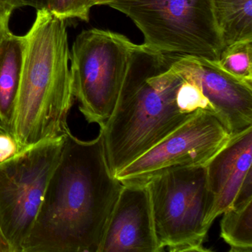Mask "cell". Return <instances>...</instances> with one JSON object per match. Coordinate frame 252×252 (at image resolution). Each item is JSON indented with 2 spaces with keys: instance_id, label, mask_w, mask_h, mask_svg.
<instances>
[{
  "instance_id": "cell-1",
  "label": "cell",
  "mask_w": 252,
  "mask_h": 252,
  "mask_svg": "<svg viewBox=\"0 0 252 252\" xmlns=\"http://www.w3.org/2000/svg\"><path fill=\"white\" fill-rule=\"evenodd\" d=\"M54 169L23 252H98L123 184L112 173L102 135H64Z\"/></svg>"
},
{
  "instance_id": "cell-2",
  "label": "cell",
  "mask_w": 252,
  "mask_h": 252,
  "mask_svg": "<svg viewBox=\"0 0 252 252\" xmlns=\"http://www.w3.org/2000/svg\"><path fill=\"white\" fill-rule=\"evenodd\" d=\"M178 56L134 45L116 107L100 126L113 175L197 114L178 95L184 79L171 67Z\"/></svg>"
},
{
  "instance_id": "cell-3",
  "label": "cell",
  "mask_w": 252,
  "mask_h": 252,
  "mask_svg": "<svg viewBox=\"0 0 252 252\" xmlns=\"http://www.w3.org/2000/svg\"><path fill=\"white\" fill-rule=\"evenodd\" d=\"M26 36L20 89L10 133L19 153L63 136L74 101L65 21L37 10Z\"/></svg>"
},
{
  "instance_id": "cell-4",
  "label": "cell",
  "mask_w": 252,
  "mask_h": 252,
  "mask_svg": "<svg viewBox=\"0 0 252 252\" xmlns=\"http://www.w3.org/2000/svg\"><path fill=\"white\" fill-rule=\"evenodd\" d=\"M107 5L129 17L144 45L156 51L218 61L223 50L212 0H113Z\"/></svg>"
},
{
  "instance_id": "cell-5",
  "label": "cell",
  "mask_w": 252,
  "mask_h": 252,
  "mask_svg": "<svg viewBox=\"0 0 252 252\" xmlns=\"http://www.w3.org/2000/svg\"><path fill=\"white\" fill-rule=\"evenodd\" d=\"M146 183L160 252L209 251L203 246L210 228L206 166L166 171Z\"/></svg>"
},
{
  "instance_id": "cell-6",
  "label": "cell",
  "mask_w": 252,
  "mask_h": 252,
  "mask_svg": "<svg viewBox=\"0 0 252 252\" xmlns=\"http://www.w3.org/2000/svg\"><path fill=\"white\" fill-rule=\"evenodd\" d=\"M135 44L124 35L83 31L70 53L72 91L89 123L102 126L116 107Z\"/></svg>"
},
{
  "instance_id": "cell-7",
  "label": "cell",
  "mask_w": 252,
  "mask_h": 252,
  "mask_svg": "<svg viewBox=\"0 0 252 252\" xmlns=\"http://www.w3.org/2000/svg\"><path fill=\"white\" fill-rule=\"evenodd\" d=\"M64 142L48 140L0 163V228L11 252H23Z\"/></svg>"
},
{
  "instance_id": "cell-8",
  "label": "cell",
  "mask_w": 252,
  "mask_h": 252,
  "mask_svg": "<svg viewBox=\"0 0 252 252\" xmlns=\"http://www.w3.org/2000/svg\"><path fill=\"white\" fill-rule=\"evenodd\" d=\"M231 137L213 112L203 110L115 176L122 184L146 183L166 171L206 166Z\"/></svg>"
},
{
  "instance_id": "cell-9",
  "label": "cell",
  "mask_w": 252,
  "mask_h": 252,
  "mask_svg": "<svg viewBox=\"0 0 252 252\" xmlns=\"http://www.w3.org/2000/svg\"><path fill=\"white\" fill-rule=\"evenodd\" d=\"M171 67L194 82L231 136L252 126V83L224 71L215 61L178 56Z\"/></svg>"
},
{
  "instance_id": "cell-10",
  "label": "cell",
  "mask_w": 252,
  "mask_h": 252,
  "mask_svg": "<svg viewBox=\"0 0 252 252\" xmlns=\"http://www.w3.org/2000/svg\"><path fill=\"white\" fill-rule=\"evenodd\" d=\"M252 126L233 135L206 163L211 208L207 223L252 200Z\"/></svg>"
},
{
  "instance_id": "cell-11",
  "label": "cell",
  "mask_w": 252,
  "mask_h": 252,
  "mask_svg": "<svg viewBox=\"0 0 252 252\" xmlns=\"http://www.w3.org/2000/svg\"><path fill=\"white\" fill-rule=\"evenodd\" d=\"M147 183L122 186L98 252H160Z\"/></svg>"
},
{
  "instance_id": "cell-12",
  "label": "cell",
  "mask_w": 252,
  "mask_h": 252,
  "mask_svg": "<svg viewBox=\"0 0 252 252\" xmlns=\"http://www.w3.org/2000/svg\"><path fill=\"white\" fill-rule=\"evenodd\" d=\"M26 36L10 33L0 44V125L10 132L20 89Z\"/></svg>"
},
{
  "instance_id": "cell-13",
  "label": "cell",
  "mask_w": 252,
  "mask_h": 252,
  "mask_svg": "<svg viewBox=\"0 0 252 252\" xmlns=\"http://www.w3.org/2000/svg\"><path fill=\"white\" fill-rule=\"evenodd\" d=\"M212 11L223 49L252 40V0H212Z\"/></svg>"
},
{
  "instance_id": "cell-14",
  "label": "cell",
  "mask_w": 252,
  "mask_h": 252,
  "mask_svg": "<svg viewBox=\"0 0 252 252\" xmlns=\"http://www.w3.org/2000/svg\"><path fill=\"white\" fill-rule=\"evenodd\" d=\"M220 236L231 252H252V200L225 211Z\"/></svg>"
},
{
  "instance_id": "cell-15",
  "label": "cell",
  "mask_w": 252,
  "mask_h": 252,
  "mask_svg": "<svg viewBox=\"0 0 252 252\" xmlns=\"http://www.w3.org/2000/svg\"><path fill=\"white\" fill-rule=\"evenodd\" d=\"M215 62L234 77L252 83V40L240 41L226 47Z\"/></svg>"
},
{
  "instance_id": "cell-16",
  "label": "cell",
  "mask_w": 252,
  "mask_h": 252,
  "mask_svg": "<svg viewBox=\"0 0 252 252\" xmlns=\"http://www.w3.org/2000/svg\"><path fill=\"white\" fill-rule=\"evenodd\" d=\"M92 7L91 0H49L46 10L64 21L79 19L88 22Z\"/></svg>"
},
{
  "instance_id": "cell-17",
  "label": "cell",
  "mask_w": 252,
  "mask_h": 252,
  "mask_svg": "<svg viewBox=\"0 0 252 252\" xmlns=\"http://www.w3.org/2000/svg\"><path fill=\"white\" fill-rule=\"evenodd\" d=\"M19 153L18 145L8 130L0 133V163L14 157Z\"/></svg>"
},
{
  "instance_id": "cell-18",
  "label": "cell",
  "mask_w": 252,
  "mask_h": 252,
  "mask_svg": "<svg viewBox=\"0 0 252 252\" xmlns=\"http://www.w3.org/2000/svg\"><path fill=\"white\" fill-rule=\"evenodd\" d=\"M27 6L26 0H0V12L10 19L15 10Z\"/></svg>"
},
{
  "instance_id": "cell-19",
  "label": "cell",
  "mask_w": 252,
  "mask_h": 252,
  "mask_svg": "<svg viewBox=\"0 0 252 252\" xmlns=\"http://www.w3.org/2000/svg\"><path fill=\"white\" fill-rule=\"evenodd\" d=\"M10 19L7 18L2 13L0 12V44L4 39L6 37L7 35L11 33L8 27Z\"/></svg>"
},
{
  "instance_id": "cell-20",
  "label": "cell",
  "mask_w": 252,
  "mask_h": 252,
  "mask_svg": "<svg viewBox=\"0 0 252 252\" xmlns=\"http://www.w3.org/2000/svg\"><path fill=\"white\" fill-rule=\"evenodd\" d=\"M49 0H26L27 6L33 7L36 10L47 9Z\"/></svg>"
},
{
  "instance_id": "cell-21",
  "label": "cell",
  "mask_w": 252,
  "mask_h": 252,
  "mask_svg": "<svg viewBox=\"0 0 252 252\" xmlns=\"http://www.w3.org/2000/svg\"><path fill=\"white\" fill-rule=\"evenodd\" d=\"M0 252H11V248L0 228Z\"/></svg>"
},
{
  "instance_id": "cell-22",
  "label": "cell",
  "mask_w": 252,
  "mask_h": 252,
  "mask_svg": "<svg viewBox=\"0 0 252 252\" xmlns=\"http://www.w3.org/2000/svg\"><path fill=\"white\" fill-rule=\"evenodd\" d=\"M112 1L113 0H91V5L93 7L95 6V5H107Z\"/></svg>"
},
{
  "instance_id": "cell-23",
  "label": "cell",
  "mask_w": 252,
  "mask_h": 252,
  "mask_svg": "<svg viewBox=\"0 0 252 252\" xmlns=\"http://www.w3.org/2000/svg\"><path fill=\"white\" fill-rule=\"evenodd\" d=\"M7 130L6 129H5V128L3 127V126H2V125H0V133L1 132H3V131Z\"/></svg>"
}]
</instances>
